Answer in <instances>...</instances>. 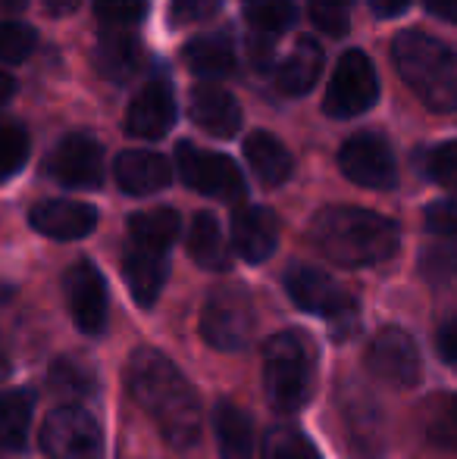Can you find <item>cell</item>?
Wrapping results in <instances>:
<instances>
[{"instance_id":"cell-1","label":"cell","mask_w":457,"mask_h":459,"mask_svg":"<svg viewBox=\"0 0 457 459\" xmlns=\"http://www.w3.org/2000/svg\"><path fill=\"white\" fill-rule=\"evenodd\" d=\"M126 385L132 400L154 419L166 444L191 450L201 441V403L191 381L166 353L138 347L126 363Z\"/></svg>"},{"instance_id":"cell-2","label":"cell","mask_w":457,"mask_h":459,"mask_svg":"<svg viewBox=\"0 0 457 459\" xmlns=\"http://www.w3.org/2000/svg\"><path fill=\"white\" fill-rule=\"evenodd\" d=\"M311 244L330 263L345 269H366L398 254V225L360 206H323L307 229Z\"/></svg>"},{"instance_id":"cell-3","label":"cell","mask_w":457,"mask_h":459,"mask_svg":"<svg viewBox=\"0 0 457 459\" xmlns=\"http://www.w3.org/2000/svg\"><path fill=\"white\" fill-rule=\"evenodd\" d=\"M391 63L404 85L433 113L457 109V50L420 29H408L391 41Z\"/></svg>"},{"instance_id":"cell-4","label":"cell","mask_w":457,"mask_h":459,"mask_svg":"<svg viewBox=\"0 0 457 459\" xmlns=\"http://www.w3.org/2000/svg\"><path fill=\"white\" fill-rule=\"evenodd\" d=\"M317 387V351L304 332H279L263 347V391L276 412L304 410Z\"/></svg>"},{"instance_id":"cell-5","label":"cell","mask_w":457,"mask_h":459,"mask_svg":"<svg viewBox=\"0 0 457 459\" xmlns=\"http://www.w3.org/2000/svg\"><path fill=\"white\" fill-rule=\"evenodd\" d=\"M286 290L294 300V307L330 322L336 341H345L347 334L357 332V300L347 294L336 278H330V273L298 263V266H292L286 273Z\"/></svg>"},{"instance_id":"cell-6","label":"cell","mask_w":457,"mask_h":459,"mask_svg":"<svg viewBox=\"0 0 457 459\" xmlns=\"http://www.w3.org/2000/svg\"><path fill=\"white\" fill-rule=\"evenodd\" d=\"M254 300L242 284H220V288L210 290L207 303L201 309V338L214 351H244L254 338Z\"/></svg>"},{"instance_id":"cell-7","label":"cell","mask_w":457,"mask_h":459,"mask_svg":"<svg viewBox=\"0 0 457 459\" xmlns=\"http://www.w3.org/2000/svg\"><path fill=\"white\" fill-rule=\"evenodd\" d=\"M41 450L48 459H104V431L79 403L57 406L41 425Z\"/></svg>"},{"instance_id":"cell-8","label":"cell","mask_w":457,"mask_h":459,"mask_svg":"<svg viewBox=\"0 0 457 459\" xmlns=\"http://www.w3.org/2000/svg\"><path fill=\"white\" fill-rule=\"evenodd\" d=\"M379 100L376 66L364 50H345L326 88L323 109L332 119H354Z\"/></svg>"},{"instance_id":"cell-9","label":"cell","mask_w":457,"mask_h":459,"mask_svg":"<svg viewBox=\"0 0 457 459\" xmlns=\"http://www.w3.org/2000/svg\"><path fill=\"white\" fill-rule=\"evenodd\" d=\"M176 166H179V178L198 194H207V197H220V200H238L244 194L242 169L220 151L198 147L195 141H179Z\"/></svg>"},{"instance_id":"cell-10","label":"cell","mask_w":457,"mask_h":459,"mask_svg":"<svg viewBox=\"0 0 457 459\" xmlns=\"http://www.w3.org/2000/svg\"><path fill=\"white\" fill-rule=\"evenodd\" d=\"M338 169L345 172L347 182L370 187V191H389L398 182L395 153L389 141L376 132H357L338 151Z\"/></svg>"},{"instance_id":"cell-11","label":"cell","mask_w":457,"mask_h":459,"mask_svg":"<svg viewBox=\"0 0 457 459\" xmlns=\"http://www.w3.org/2000/svg\"><path fill=\"white\" fill-rule=\"evenodd\" d=\"M366 368L391 387H417L423 378V359L414 338L404 328H382L366 347Z\"/></svg>"},{"instance_id":"cell-12","label":"cell","mask_w":457,"mask_h":459,"mask_svg":"<svg viewBox=\"0 0 457 459\" xmlns=\"http://www.w3.org/2000/svg\"><path fill=\"white\" fill-rule=\"evenodd\" d=\"M44 172L66 187L94 191L104 185V147L92 134L73 132L50 151Z\"/></svg>"},{"instance_id":"cell-13","label":"cell","mask_w":457,"mask_h":459,"mask_svg":"<svg viewBox=\"0 0 457 459\" xmlns=\"http://www.w3.org/2000/svg\"><path fill=\"white\" fill-rule=\"evenodd\" d=\"M69 316L75 328L85 334H101L107 328V281L98 273V266L88 260H79L63 275Z\"/></svg>"},{"instance_id":"cell-14","label":"cell","mask_w":457,"mask_h":459,"mask_svg":"<svg viewBox=\"0 0 457 459\" xmlns=\"http://www.w3.org/2000/svg\"><path fill=\"white\" fill-rule=\"evenodd\" d=\"M176 122V94L166 79H154L132 97L126 109V132L141 141H157Z\"/></svg>"},{"instance_id":"cell-15","label":"cell","mask_w":457,"mask_h":459,"mask_svg":"<svg viewBox=\"0 0 457 459\" xmlns=\"http://www.w3.org/2000/svg\"><path fill=\"white\" fill-rule=\"evenodd\" d=\"M29 222L38 235L54 241H79L98 229V210L82 200H41L29 210Z\"/></svg>"},{"instance_id":"cell-16","label":"cell","mask_w":457,"mask_h":459,"mask_svg":"<svg viewBox=\"0 0 457 459\" xmlns=\"http://www.w3.org/2000/svg\"><path fill=\"white\" fill-rule=\"evenodd\" d=\"M166 275H170V250L128 241L126 256H122V278H126L128 290L141 309H151L160 300Z\"/></svg>"},{"instance_id":"cell-17","label":"cell","mask_w":457,"mask_h":459,"mask_svg":"<svg viewBox=\"0 0 457 459\" xmlns=\"http://www.w3.org/2000/svg\"><path fill=\"white\" fill-rule=\"evenodd\" d=\"M113 178L132 197H151V194L163 191L172 182V166L163 153L145 151V147H132L122 151L113 163Z\"/></svg>"},{"instance_id":"cell-18","label":"cell","mask_w":457,"mask_h":459,"mask_svg":"<svg viewBox=\"0 0 457 459\" xmlns=\"http://www.w3.org/2000/svg\"><path fill=\"white\" fill-rule=\"evenodd\" d=\"M279 219L267 206H242L232 219V247L242 260L263 263L276 254Z\"/></svg>"},{"instance_id":"cell-19","label":"cell","mask_w":457,"mask_h":459,"mask_svg":"<svg viewBox=\"0 0 457 459\" xmlns=\"http://www.w3.org/2000/svg\"><path fill=\"white\" fill-rule=\"evenodd\" d=\"M189 116L198 128L210 132L214 138H232L242 128V107L226 88L195 85L189 94Z\"/></svg>"},{"instance_id":"cell-20","label":"cell","mask_w":457,"mask_h":459,"mask_svg":"<svg viewBox=\"0 0 457 459\" xmlns=\"http://www.w3.org/2000/svg\"><path fill=\"white\" fill-rule=\"evenodd\" d=\"M141 63H145V44L135 31L110 29V25L107 31H101L98 44H94V66L104 79L122 85L138 73Z\"/></svg>"},{"instance_id":"cell-21","label":"cell","mask_w":457,"mask_h":459,"mask_svg":"<svg viewBox=\"0 0 457 459\" xmlns=\"http://www.w3.org/2000/svg\"><path fill=\"white\" fill-rule=\"evenodd\" d=\"M244 160H248L254 176L267 187L286 185L294 169V160H292V153H288V147L282 144L276 134L263 132V128L260 132H250L248 138H244Z\"/></svg>"},{"instance_id":"cell-22","label":"cell","mask_w":457,"mask_h":459,"mask_svg":"<svg viewBox=\"0 0 457 459\" xmlns=\"http://www.w3.org/2000/svg\"><path fill=\"white\" fill-rule=\"evenodd\" d=\"M323 66H326L323 48L317 41H311V38H301L292 54L282 60V66L276 69V88L286 97L307 94L317 85L320 75H323Z\"/></svg>"},{"instance_id":"cell-23","label":"cell","mask_w":457,"mask_h":459,"mask_svg":"<svg viewBox=\"0 0 457 459\" xmlns=\"http://www.w3.org/2000/svg\"><path fill=\"white\" fill-rule=\"evenodd\" d=\"M214 431L223 459H254V422L242 406L220 400L214 410Z\"/></svg>"},{"instance_id":"cell-24","label":"cell","mask_w":457,"mask_h":459,"mask_svg":"<svg viewBox=\"0 0 457 459\" xmlns=\"http://www.w3.org/2000/svg\"><path fill=\"white\" fill-rule=\"evenodd\" d=\"M185 66L195 75H204V79H216V75H229L235 69V48H232L229 35H201L191 38L182 50Z\"/></svg>"},{"instance_id":"cell-25","label":"cell","mask_w":457,"mask_h":459,"mask_svg":"<svg viewBox=\"0 0 457 459\" xmlns=\"http://www.w3.org/2000/svg\"><path fill=\"white\" fill-rule=\"evenodd\" d=\"M189 254H191V260L204 269H214V273L229 269V260H232L229 244H226V238H223V229L214 212H198V216L191 219Z\"/></svg>"},{"instance_id":"cell-26","label":"cell","mask_w":457,"mask_h":459,"mask_svg":"<svg viewBox=\"0 0 457 459\" xmlns=\"http://www.w3.org/2000/svg\"><path fill=\"white\" fill-rule=\"evenodd\" d=\"M182 231V219L170 206H157V210H141L128 216V241L145 244V247L170 250L179 241Z\"/></svg>"},{"instance_id":"cell-27","label":"cell","mask_w":457,"mask_h":459,"mask_svg":"<svg viewBox=\"0 0 457 459\" xmlns=\"http://www.w3.org/2000/svg\"><path fill=\"white\" fill-rule=\"evenodd\" d=\"M31 410H35V394L16 387V391H0V450H22L29 441Z\"/></svg>"},{"instance_id":"cell-28","label":"cell","mask_w":457,"mask_h":459,"mask_svg":"<svg viewBox=\"0 0 457 459\" xmlns=\"http://www.w3.org/2000/svg\"><path fill=\"white\" fill-rule=\"evenodd\" d=\"M48 385L54 394L69 400H92L98 391V375L88 359L82 357H57L48 368Z\"/></svg>"},{"instance_id":"cell-29","label":"cell","mask_w":457,"mask_h":459,"mask_svg":"<svg viewBox=\"0 0 457 459\" xmlns=\"http://www.w3.org/2000/svg\"><path fill=\"white\" fill-rule=\"evenodd\" d=\"M242 13L250 29L267 35H282L298 19L294 0H242Z\"/></svg>"},{"instance_id":"cell-30","label":"cell","mask_w":457,"mask_h":459,"mask_svg":"<svg viewBox=\"0 0 457 459\" xmlns=\"http://www.w3.org/2000/svg\"><path fill=\"white\" fill-rule=\"evenodd\" d=\"M29 147L31 141L25 134V128L19 122L0 116V185L10 182L22 169L25 160H29Z\"/></svg>"},{"instance_id":"cell-31","label":"cell","mask_w":457,"mask_h":459,"mask_svg":"<svg viewBox=\"0 0 457 459\" xmlns=\"http://www.w3.org/2000/svg\"><path fill=\"white\" fill-rule=\"evenodd\" d=\"M263 459H323L320 450L307 435H301L292 425H279V429L267 431L263 441Z\"/></svg>"},{"instance_id":"cell-32","label":"cell","mask_w":457,"mask_h":459,"mask_svg":"<svg viewBox=\"0 0 457 459\" xmlns=\"http://www.w3.org/2000/svg\"><path fill=\"white\" fill-rule=\"evenodd\" d=\"M420 269L429 281H445V278L457 275V235L439 238L435 244H429L420 256Z\"/></svg>"},{"instance_id":"cell-33","label":"cell","mask_w":457,"mask_h":459,"mask_svg":"<svg viewBox=\"0 0 457 459\" xmlns=\"http://www.w3.org/2000/svg\"><path fill=\"white\" fill-rule=\"evenodd\" d=\"M38 44V35L25 22H0V60L4 63H22L31 56Z\"/></svg>"},{"instance_id":"cell-34","label":"cell","mask_w":457,"mask_h":459,"mask_svg":"<svg viewBox=\"0 0 457 459\" xmlns=\"http://www.w3.org/2000/svg\"><path fill=\"white\" fill-rule=\"evenodd\" d=\"M94 16L110 29H132L147 16V0H94Z\"/></svg>"},{"instance_id":"cell-35","label":"cell","mask_w":457,"mask_h":459,"mask_svg":"<svg viewBox=\"0 0 457 459\" xmlns=\"http://www.w3.org/2000/svg\"><path fill=\"white\" fill-rule=\"evenodd\" d=\"M311 19L326 35H345L351 25V0H311Z\"/></svg>"},{"instance_id":"cell-36","label":"cell","mask_w":457,"mask_h":459,"mask_svg":"<svg viewBox=\"0 0 457 459\" xmlns=\"http://www.w3.org/2000/svg\"><path fill=\"white\" fill-rule=\"evenodd\" d=\"M426 169L442 187L457 194V141H445V144L433 147Z\"/></svg>"},{"instance_id":"cell-37","label":"cell","mask_w":457,"mask_h":459,"mask_svg":"<svg viewBox=\"0 0 457 459\" xmlns=\"http://www.w3.org/2000/svg\"><path fill=\"white\" fill-rule=\"evenodd\" d=\"M426 229L435 238L457 235V206L452 200H435V204L426 206Z\"/></svg>"},{"instance_id":"cell-38","label":"cell","mask_w":457,"mask_h":459,"mask_svg":"<svg viewBox=\"0 0 457 459\" xmlns=\"http://www.w3.org/2000/svg\"><path fill=\"white\" fill-rule=\"evenodd\" d=\"M220 6V0H170V19L176 25H191L207 19Z\"/></svg>"},{"instance_id":"cell-39","label":"cell","mask_w":457,"mask_h":459,"mask_svg":"<svg viewBox=\"0 0 457 459\" xmlns=\"http://www.w3.org/2000/svg\"><path fill=\"white\" fill-rule=\"evenodd\" d=\"M10 316H13V297L6 288H0V381L10 375L13 368V359H10V332H6V325H10Z\"/></svg>"},{"instance_id":"cell-40","label":"cell","mask_w":457,"mask_h":459,"mask_svg":"<svg viewBox=\"0 0 457 459\" xmlns=\"http://www.w3.org/2000/svg\"><path fill=\"white\" fill-rule=\"evenodd\" d=\"M429 435H433L435 444H445V447L457 450V397L448 403V410L435 419V425H433V431H429Z\"/></svg>"},{"instance_id":"cell-41","label":"cell","mask_w":457,"mask_h":459,"mask_svg":"<svg viewBox=\"0 0 457 459\" xmlns=\"http://www.w3.org/2000/svg\"><path fill=\"white\" fill-rule=\"evenodd\" d=\"M273 41L276 35H267V31H250V60L257 63L260 69L269 66V60H273Z\"/></svg>"},{"instance_id":"cell-42","label":"cell","mask_w":457,"mask_h":459,"mask_svg":"<svg viewBox=\"0 0 457 459\" xmlns=\"http://www.w3.org/2000/svg\"><path fill=\"white\" fill-rule=\"evenodd\" d=\"M439 353L448 366H457V313L439 328Z\"/></svg>"},{"instance_id":"cell-43","label":"cell","mask_w":457,"mask_h":459,"mask_svg":"<svg viewBox=\"0 0 457 459\" xmlns=\"http://www.w3.org/2000/svg\"><path fill=\"white\" fill-rule=\"evenodd\" d=\"M423 4H426V10L433 13L435 19L457 25V0H423Z\"/></svg>"},{"instance_id":"cell-44","label":"cell","mask_w":457,"mask_h":459,"mask_svg":"<svg viewBox=\"0 0 457 459\" xmlns=\"http://www.w3.org/2000/svg\"><path fill=\"white\" fill-rule=\"evenodd\" d=\"M373 13H376L379 19H395L401 16L404 10L410 6V0H370Z\"/></svg>"},{"instance_id":"cell-45","label":"cell","mask_w":457,"mask_h":459,"mask_svg":"<svg viewBox=\"0 0 457 459\" xmlns=\"http://www.w3.org/2000/svg\"><path fill=\"white\" fill-rule=\"evenodd\" d=\"M41 4L50 16H69V13L79 10V0H41Z\"/></svg>"},{"instance_id":"cell-46","label":"cell","mask_w":457,"mask_h":459,"mask_svg":"<svg viewBox=\"0 0 457 459\" xmlns=\"http://www.w3.org/2000/svg\"><path fill=\"white\" fill-rule=\"evenodd\" d=\"M13 94H16V79L6 69H0V103H6Z\"/></svg>"},{"instance_id":"cell-47","label":"cell","mask_w":457,"mask_h":459,"mask_svg":"<svg viewBox=\"0 0 457 459\" xmlns=\"http://www.w3.org/2000/svg\"><path fill=\"white\" fill-rule=\"evenodd\" d=\"M25 0H0V6H6V10H19Z\"/></svg>"}]
</instances>
